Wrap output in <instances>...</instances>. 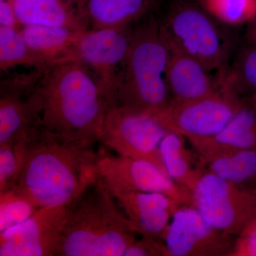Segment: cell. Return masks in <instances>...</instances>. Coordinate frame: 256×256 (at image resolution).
Listing matches in <instances>:
<instances>
[{"label":"cell","mask_w":256,"mask_h":256,"mask_svg":"<svg viewBox=\"0 0 256 256\" xmlns=\"http://www.w3.org/2000/svg\"><path fill=\"white\" fill-rule=\"evenodd\" d=\"M168 132L152 116L110 105L106 112L99 142L118 156L149 162L168 174L160 144Z\"/></svg>","instance_id":"cell-8"},{"label":"cell","mask_w":256,"mask_h":256,"mask_svg":"<svg viewBox=\"0 0 256 256\" xmlns=\"http://www.w3.org/2000/svg\"><path fill=\"white\" fill-rule=\"evenodd\" d=\"M234 236L212 226L194 206L175 212L164 242L170 256H232Z\"/></svg>","instance_id":"cell-13"},{"label":"cell","mask_w":256,"mask_h":256,"mask_svg":"<svg viewBox=\"0 0 256 256\" xmlns=\"http://www.w3.org/2000/svg\"><path fill=\"white\" fill-rule=\"evenodd\" d=\"M38 208L12 188L0 192V232L25 222Z\"/></svg>","instance_id":"cell-24"},{"label":"cell","mask_w":256,"mask_h":256,"mask_svg":"<svg viewBox=\"0 0 256 256\" xmlns=\"http://www.w3.org/2000/svg\"><path fill=\"white\" fill-rule=\"evenodd\" d=\"M124 256H170L164 240L142 236L130 246Z\"/></svg>","instance_id":"cell-27"},{"label":"cell","mask_w":256,"mask_h":256,"mask_svg":"<svg viewBox=\"0 0 256 256\" xmlns=\"http://www.w3.org/2000/svg\"><path fill=\"white\" fill-rule=\"evenodd\" d=\"M18 66L31 67L40 73L50 67L28 46L20 30L0 26V68L6 72Z\"/></svg>","instance_id":"cell-21"},{"label":"cell","mask_w":256,"mask_h":256,"mask_svg":"<svg viewBox=\"0 0 256 256\" xmlns=\"http://www.w3.org/2000/svg\"><path fill=\"white\" fill-rule=\"evenodd\" d=\"M232 256H256V218L239 236Z\"/></svg>","instance_id":"cell-28"},{"label":"cell","mask_w":256,"mask_h":256,"mask_svg":"<svg viewBox=\"0 0 256 256\" xmlns=\"http://www.w3.org/2000/svg\"><path fill=\"white\" fill-rule=\"evenodd\" d=\"M212 138L228 150H256V110L246 100L226 126Z\"/></svg>","instance_id":"cell-20"},{"label":"cell","mask_w":256,"mask_h":256,"mask_svg":"<svg viewBox=\"0 0 256 256\" xmlns=\"http://www.w3.org/2000/svg\"><path fill=\"white\" fill-rule=\"evenodd\" d=\"M40 74L1 82L0 146L22 141L42 122L43 104L37 86Z\"/></svg>","instance_id":"cell-11"},{"label":"cell","mask_w":256,"mask_h":256,"mask_svg":"<svg viewBox=\"0 0 256 256\" xmlns=\"http://www.w3.org/2000/svg\"><path fill=\"white\" fill-rule=\"evenodd\" d=\"M94 146L52 134L41 122L14 146L18 172L12 190L37 208L69 204L98 176Z\"/></svg>","instance_id":"cell-1"},{"label":"cell","mask_w":256,"mask_h":256,"mask_svg":"<svg viewBox=\"0 0 256 256\" xmlns=\"http://www.w3.org/2000/svg\"><path fill=\"white\" fill-rule=\"evenodd\" d=\"M18 172V162L14 146H0V192L12 186Z\"/></svg>","instance_id":"cell-26"},{"label":"cell","mask_w":256,"mask_h":256,"mask_svg":"<svg viewBox=\"0 0 256 256\" xmlns=\"http://www.w3.org/2000/svg\"><path fill=\"white\" fill-rule=\"evenodd\" d=\"M210 73L191 57L170 52L165 80L172 100L184 102L212 95L218 89L220 78L214 80Z\"/></svg>","instance_id":"cell-15"},{"label":"cell","mask_w":256,"mask_h":256,"mask_svg":"<svg viewBox=\"0 0 256 256\" xmlns=\"http://www.w3.org/2000/svg\"><path fill=\"white\" fill-rule=\"evenodd\" d=\"M220 86L212 95L197 100L175 102L153 114V118L170 132L186 139L212 137L218 134L246 99L242 98L232 70L220 72Z\"/></svg>","instance_id":"cell-5"},{"label":"cell","mask_w":256,"mask_h":256,"mask_svg":"<svg viewBox=\"0 0 256 256\" xmlns=\"http://www.w3.org/2000/svg\"><path fill=\"white\" fill-rule=\"evenodd\" d=\"M158 0H85L80 14L87 30L126 28L150 12Z\"/></svg>","instance_id":"cell-16"},{"label":"cell","mask_w":256,"mask_h":256,"mask_svg":"<svg viewBox=\"0 0 256 256\" xmlns=\"http://www.w3.org/2000/svg\"><path fill=\"white\" fill-rule=\"evenodd\" d=\"M127 217L100 176L68 204L58 256H120L136 242Z\"/></svg>","instance_id":"cell-3"},{"label":"cell","mask_w":256,"mask_h":256,"mask_svg":"<svg viewBox=\"0 0 256 256\" xmlns=\"http://www.w3.org/2000/svg\"><path fill=\"white\" fill-rule=\"evenodd\" d=\"M169 56L160 22L152 18L136 26L121 70L118 105L149 116L169 105L172 98L165 80Z\"/></svg>","instance_id":"cell-4"},{"label":"cell","mask_w":256,"mask_h":256,"mask_svg":"<svg viewBox=\"0 0 256 256\" xmlns=\"http://www.w3.org/2000/svg\"><path fill=\"white\" fill-rule=\"evenodd\" d=\"M246 38L248 44L256 45V20L248 24L246 33Z\"/></svg>","instance_id":"cell-30"},{"label":"cell","mask_w":256,"mask_h":256,"mask_svg":"<svg viewBox=\"0 0 256 256\" xmlns=\"http://www.w3.org/2000/svg\"><path fill=\"white\" fill-rule=\"evenodd\" d=\"M37 86L46 130L72 140L99 142L111 104L86 66L78 62L53 64L40 74Z\"/></svg>","instance_id":"cell-2"},{"label":"cell","mask_w":256,"mask_h":256,"mask_svg":"<svg viewBox=\"0 0 256 256\" xmlns=\"http://www.w3.org/2000/svg\"><path fill=\"white\" fill-rule=\"evenodd\" d=\"M214 18L200 4L180 2L170 10L162 34L170 52L188 56L208 72L226 68L228 47Z\"/></svg>","instance_id":"cell-6"},{"label":"cell","mask_w":256,"mask_h":256,"mask_svg":"<svg viewBox=\"0 0 256 256\" xmlns=\"http://www.w3.org/2000/svg\"><path fill=\"white\" fill-rule=\"evenodd\" d=\"M97 170L112 194L122 192H158L182 206H194L193 192L180 186L149 162L102 153L99 154Z\"/></svg>","instance_id":"cell-10"},{"label":"cell","mask_w":256,"mask_h":256,"mask_svg":"<svg viewBox=\"0 0 256 256\" xmlns=\"http://www.w3.org/2000/svg\"><path fill=\"white\" fill-rule=\"evenodd\" d=\"M67 214L68 205L42 207L25 222L0 232V256H58Z\"/></svg>","instance_id":"cell-12"},{"label":"cell","mask_w":256,"mask_h":256,"mask_svg":"<svg viewBox=\"0 0 256 256\" xmlns=\"http://www.w3.org/2000/svg\"><path fill=\"white\" fill-rule=\"evenodd\" d=\"M72 2L76 4V6L78 8L79 12H80V8H82V4H84L85 0H72Z\"/></svg>","instance_id":"cell-32"},{"label":"cell","mask_w":256,"mask_h":256,"mask_svg":"<svg viewBox=\"0 0 256 256\" xmlns=\"http://www.w3.org/2000/svg\"><path fill=\"white\" fill-rule=\"evenodd\" d=\"M230 70L240 94L246 92L248 96H256V45L248 44Z\"/></svg>","instance_id":"cell-25"},{"label":"cell","mask_w":256,"mask_h":256,"mask_svg":"<svg viewBox=\"0 0 256 256\" xmlns=\"http://www.w3.org/2000/svg\"><path fill=\"white\" fill-rule=\"evenodd\" d=\"M112 195L134 233L162 240L175 212L183 206L158 192H122Z\"/></svg>","instance_id":"cell-14"},{"label":"cell","mask_w":256,"mask_h":256,"mask_svg":"<svg viewBox=\"0 0 256 256\" xmlns=\"http://www.w3.org/2000/svg\"><path fill=\"white\" fill-rule=\"evenodd\" d=\"M246 100L249 102V104L256 110V96H248Z\"/></svg>","instance_id":"cell-31"},{"label":"cell","mask_w":256,"mask_h":256,"mask_svg":"<svg viewBox=\"0 0 256 256\" xmlns=\"http://www.w3.org/2000/svg\"><path fill=\"white\" fill-rule=\"evenodd\" d=\"M185 139L181 134L169 131L160 144V152L170 178L193 192L205 171L201 162H196L186 148Z\"/></svg>","instance_id":"cell-18"},{"label":"cell","mask_w":256,"mask_h":256,"mask_svg":"<svg viewBox=\"0 0 256 256\" xmlns=\"http://www.w3.org/2000/svg\"><path fill=\"white\" fill-rule=\"evenodd\" d=\"M22 26H63L86 30L78 8L72 0H11Z\"/></svg>","instance_id":"cell-17"},{"label":"cell","mask_w":256,"mask_h":256,"mask_svg":"<svg viewBox=\"0 0 256 256\" xmlns=\"http://www.w3.org/2000/svg\"><path fill=\"white\" fill-rule=\"evenodd\" d=\"M20 25L11 0H0V26L18 30Z\"/></svg>","instance_id":"cell-29"},{"label":"cell","mask_w":256,"mask_h":256,"mask_svg":"<svg viewBox=\"0 0 256 256\" xmlns=\"http://www.w3.org/2000/svg\"><path fill=\"white\" fill-rule=\"evenodd\" d=\"M208 172L236 184L256 178V150L229 152L208 163Z\"/></svg>","instance_id":"cell-22"},{"label":"cell","mask_w":256,"mask_h":256,"mask_svg":"<svg viewBox=\"0 0 256 256\" xmlns=\"http://www.w3.org/2000/svg\"><path fill=\"white\" fill-rule=\"evenodd\" d=\"M82 31L48 26H23L20 30L28 46L50 66L65 60Z\"/></svg>","instance_id":"cell-19"},{"label":"cell","mask_w":256,"mask_h":256,"mask_svg":"<svg viewBox=\"0 0 256 256\" xmlns=\"http://www.w3.org/2000/svg\"><path fill=\"white\" fill-rule=\"evenodd\" d=\"M194 206L214 228L239 236L256 218V192L205 172L193 192Z\"/></svg>","instance_id":"cell-7"},{"label":"cell","mask_w":256,"mask_h":256,"mask_svg":"<svg viewBox=\"0 0 256 256\" xmlns=\"http://www.w3.org/2000/svg\"><path fill=\"white\" fill-rule=\"evenodd\" d=\"M216 20L229 26L250 24L256 20V0H198Z\"/></svg>","instance_id":"cell-23"},{"label":"cell","mask_w":256,"mask_h":256,"mask_svg":"<svg viewBox=\"0 0 256 256\" xmlns=\"http://www.w3.org/2000/svg\"><path fill=\"white\" fill-rule=\"evenodd\" d=\"M132 31L131 26L84 30L62 62H78L86 66L111 105H118L120 76Z\"/></svg>","instance_id":"cell-9"}]
</instances>
